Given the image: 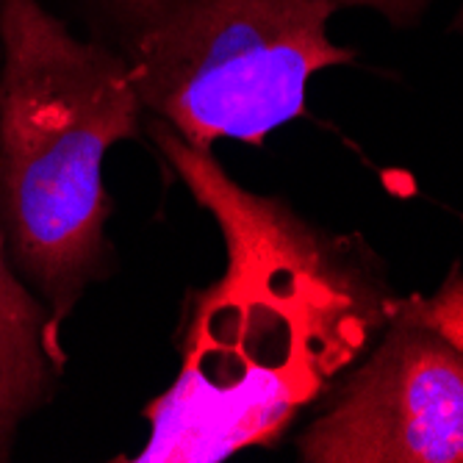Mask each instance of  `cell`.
Returning <instances> with one entry per match:
<instances>
[{
    "label": "cell",
    "instance_id": "obj_4",
    "mask_svg": "<svg viewBox=\"0 0 463 463\" xmlns=\"http://www.w3.org/2000/svg\"><path fill=\"white\" fill-rule=\"evenodd\" d=\"M306 463H463V272L402 298L298 436Z\"/></svg>",
    "mask_w": 463,
    "mask_h": 463
},
{
    "label": "cell",
    "instance_id": "obj_1",
    "mask_svg": "<svg viewBox=\"0 0 463 463\" xmlns=\"http://www.w3.org/2000/svg\"><path fill=\"white\" fill-rule=\"evenodd\" d=\"M150 137L225 241L181 342L175 383L145 408L139 463H217L275 447L372 350L397 308L383 261L283 197L250 192L166 122Z\"/></svg>",
    "mask_w": 463,
    "mask_h": 463
},
{
    "label": "cell",
    "instance_id": "obj_3",
    "mask_svg": "<svg viewBox=\"0 0 463 463\" xmlns=\"http://www.w3.org/2000/svg\"><path fill=\"white\" fill-rule=\"evenodd\" d=\"M128 67L142 109L189 145L261 147L306 114L317 72L355 64L325 0H56Z\"/></svg>",
    "mask_w": 463,
    "mask_h": 463
},
{
    "label": "cell",
    "instance_id": "obj_2",
    "mask_svg": "<svg viewBox=\"0 0 463 463\" xmlns=\"http://www.w3.org/2000/svg\"><path fill=\"white\" fill-rule=\"evenodd\" d=\"M142 111L114 51L45 0H0V233L56 330L117 269L103 161Z\"/></svg>",
    "mask_w": 463,
    "mask_h": 463
},
{
    "label": "cell",
    "instance_id": "obj_6",
    "mask_svg": "<svg viewBox=\"0 0 463 463\" xmlns=\"http://www.w3.org/2000/svg\"><path fill=\"white\" fill-rule=\"evenodd\" d=\"M325 4L333 12L372 9L381 17H386V23L392 28H413V25H419V20L428 14L433 0H325Z\"/></svg>",
    "mask_w": 463,
    "mask_h": 463
},
{
    "label": "cell",
    "instance_id": "obj_5",
    "mask_svg": "<svg viewBox=\"0 0 463 463\" xmlns=\"http://www.w3.org/2000/svg\"><path fill=\"white\" fill-rule=\"evenodd\" d=\"M61 374L51 308L14 269L0 233V463L12 460L28 419L53 402Z\"/></svg>",
    "mask_w": 463,
    "mask_h": 463
},
{
    "label": "cell",
    "instance_id": "obj_7",
    "mask_svg": "<svg viewBox=\"0 0 463 463\" xmlns=\"http://www.w3.org/2000/svg\"><path fill=\"white\" fill-rule=\"evenodd\" d=\"M449 33H463V0H460V6H458L455 17L449 23Z\"/></svg>",
    "mask_w": 463,
    "mask_h": 463
}]
</instances>
